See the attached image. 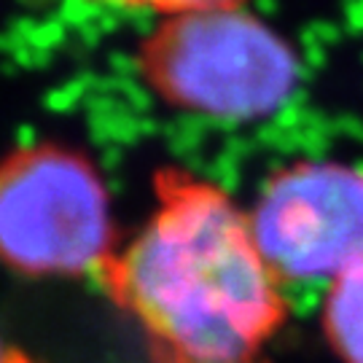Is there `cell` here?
I'll use <instances>...</instances> for the list:
<instances>
[{
    "label": "cell",
    "mask_w": 363,
    "mask_h": 363,
    "mask_svg": "<svg viewBox=\"0 0 363 363\" xmlns=\"http://www.w3.org/2000/svg\"><path fill=\"white\" fill-rule=\"evenodd\" d=\"M151 189L145 223L100 274L148 363H272L286 283L256 245L247 210L189 167H159Z\"/></svg>",
    "instance_id": "1"
},
{
    "label": "cell",
    "mask_w": 363,
    "mask_h": 363,
    "mask_svg": "<svg viewBox=\"0 0 363 363\" xmlns=\"http://www.w3.org/2000/svg\"><path fill=\"white\" fill-rule=\"evenodd\" d=\"M135 70L169 111L220 124L272 116L298 84L291 43L247 9L159 19L135 49Z\"/></svg>",
    "instance_id": "2"
},
{
    "label": "cell",
    "mask_w": 363,
    "mask_h": 363,
    "mask_svg": "<svg viewBox=\"0 0 363 363\" xmlns=\"http://www.w3.org/2000/svg\"><path fill=\"white\" fill-rule=\"evenodd\" d=\"M118 245L111 191L89 154L33 140L0 156L3 269L25 280H100Z\"/></svg>",
    "instance_id": "3"
},
{
    "label": "cell",
    "mask_w": 363,
    "mask_h": 363,
    "mask_svg": "<svg viewBox=\"0 0 363 363\" xmlns=\"http://www.w3.org/2000/svg\"><path fill=\"white\" fill-rule=\"evenodd\" d=\"M256 245L288 283H331L363 259V169L298 159L272 172L247 210Z\"/></svg>",
    "instance_id": "4"
},
{
    "label": "cell",
    "mask_w": 363,
    "mask_h": 363,
    "mask_svg": "<svg viewBox=\"0 0 363 363\" xmlns=\"http://www.w3.org/2000/svg\"><path fill=\"white\" fill-rule=\"evenodd\" d=\"M323 334L342 363H363V259L325 286Z\"/></svg>",
    "instance_id": "5"
},
{
    "label": "cell",
    "mask_w": 363,
    "mask_h": 363,
    "mask_svg": "<svg viewBox=\"0 0 363 363\" xmlns=\"http://www.w3.org/2000/svg\"><path fill=\"white\" fill-rule=\"evenodd\" d=\"M91 3H103V6H113V9L132 13H148V16H156V22L196 11L247 9V0H91Z\"/></svg>",
    "instance_id": "6"
},
{
    "label": "cell",
    "mask_w": 363,
    "mask_h": 363,
    "mask_svg": "<svg viewBox=\"0 0 363 363\" xmlns=\"http://www.w3.org/2000/svg\"><path fill=\"white\" fill-rule=\"evenodd\" d=\"M16 358H13L11 352H9V345L3 342V337H0V363H13Z\"/></svg>",
    "instance_id": "7"
}]
</instances>
